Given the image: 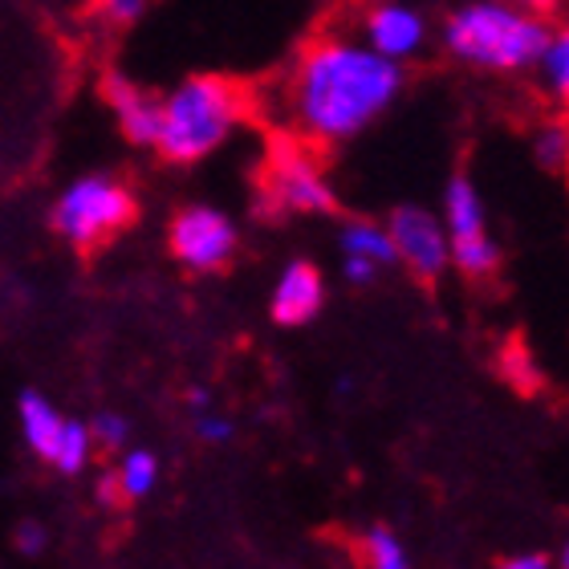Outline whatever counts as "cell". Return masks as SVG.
I'll use <instances>...</instances> for the list:
<instances>
[{"label": "cell", "mask_w": 569, "mask_h": 569, "mask_svg": "<svg viewBox=\"0 0 569 569\" xmlns=\"http://www.w3.org/2000/svg\"><path fill=\"white\" fill-rule=\"evenodd\" d=\"M403 86L407 66L375 53L358 33L333 29L293 58L281 82V114L293 139L330 151L367 134L399 102Z\"/></svg>", "instance_id": "6da1fadb"}, {"label": "cell", "mask_w": 569, "mask_h": 569, "mask_svg": "<svg viewBox=\"0 0 569 569\" xmlns=\"http://www.w3.org/2000/svg\"><path fill=\"white\" fill-rule=\"evenodd\" d=\"M249 94L224 73H191L167 94H159L151 151L163 163L196 167L224 151L232 134L244 127Z\"/></svg>", "instance_id": "7a4b0ae2"}, {"label": "cell", "mask_w": 569, "mask_h": 569, "mask_svg": "<svg viewBox=\"0 0 569 569\" xmlns=\"http://www.w3.org/2000/svg\"><path fill=\"white\" fill-rule=\"evenodd\" d=\"M549 29V17L517 9L512 0H460L439 24V46L468 70L512 78L529 73Z\"/></svg>", "instance_id": "3957f363"}, {"label": "cell", "mask_w": 569, "mask_h": 569, "mask_svg": "<svg viewBox=\"0 0 569 569\" xmlns=\"http://www.w3.org/2000/svg\"><path fill=\"white\" fill-rule=\"evenodd\" d=\"M134 191L110 171H86L70 179L53 200V228L73 249H98L131 228L134 220Z\"/></svg>", "instance_id": "277c9868"}, {"label": "cell", "mask_w": 569, "mask_h": 569, "mask_svg": "<svg viewBox=\"0 0 569 569\" xmlns=\"http://www.w3.org/2000/svg\"><path fill=\"white\" fill-rule=\"evenodd\" d=\"M261 208L269 216H330L338 208L318 151L301 139H277L261 167Z\"/></svg>", "instance_id": "5b68a950"}, {"label": "cell", "mask_w": 569, "mask_h": 569, "mask_svg": "<svg viewBox=\"0 0 569 569\" xmlns=\"http://www.w3.org/2000/svg\"><path fill=\"white\" fill-rule=\"evenodd\" d=\"M443 232H448V261L472 281H485L500 269V244L488 232L485 196L468 176H456L443 188V208H439Z\"/></svg>", "instance_id": "8992f818"}, {"label": "cell", "mask_w": 569, "mask_h": 569, "mask_svg": "<svg viewBox=\"0 0 569 569\" xmlns=\"http://www.w3.org/2000/svg\"><path fill=\"white\" fill-rule=\"evenodd\" d=\"M167 244L183 269L191 273H216L237 257L240 232L232 216L212 208V203H188L171 216L167 228Z\"/></svg>", "instance_id": "52a82bcc"}, {"label": "cell", "mask_w": 569, "mask_h": 569, "mask_svg": "<svg viewBox=\"0 0 569 569\" xmlns=\"http://www.w3.org/2000/svg\"><path fill=\"white\" fill-rule=\"evenodd\" d=\"M17 416H21L24 443H29L41 460L53 463L58 472H82L86 463H90V451H94L90 427L78 423V419H66L46 395L24 391Z\"/></svg>", "instance_id": "ba28073f"}, {"label": "cell", "mask_w": 569, "mask_h": 569, "mask_svg": "<svg viewBox=\"0 0 569 569\" xmlns=\"http://www.w3.org/2000/svg\"><path fill=\"white\" fill-rule=\"evenodd\" d=\"M358 37L387 61H416L431 46V21L411 0H370L358 17Z\"/></svg>", "instance_id": "9c48e42d"}, {"label": "cell", "mask_w": 569, "mask_h": 569, "mask_svg": "<svg viewBox=\"0 0 569 569\" xmlns=\"http://www.w3.org/2000/svg\"><path fill=\"white\" fill-rule=\"evenodd\" d=\"M387 232H391L395 264H403L419 281H436L448 269V232L439 212L423 208V203H399L387 216Z\"/></svg>", "instance_id": "30bf717a"}, {"label": "cell", "mask_w": 569, "mask_h": 569, "mask_svg": "<svg viewBox=\"0 0 569 569\" xmlns=\"http://www.w3.org/2000/svg\"><path fill=\"white\" fill-rule=\"evenodd\" d=\"M338 249H342V277L350 284H370L382 269L395 264L391 232L375 220H350L338 232Z\"/></svg>", "instance_id": "8fae6325"}, {"label": "cell", "mask_w": 569, "mask_h": 569, "mask_svg": "<svg viewBox=\"0 0 569 569\" xmlns=\"http://www.w3.org/2000/svg\"><path fill=\"white\" fill-rule=\"evenodd\" d=\"M102 98H107L110 114L119 122V131L134 147H151L154 139V119H159V94H151L147 86H139L127 73H107L102 78Z\"/></svg>", "instance_id": "7c38bea8"}, {"label": "cell", "mask_w": 569, "mask_h": 569, "mask_svg": "<svg viewBox=\"0 0 569 569\" xmlns=\"http://www.w3.org/2000/svg\"><path fill=\"white\" fill-rule=\"evenodd\" d=\"M321 306H326V281H321L318 269L309 261L284 264L273 284V301H269L273 321H281V326H306V321L318 318Z\"/></svg>", "instance_id": "4fadbf2b"}, {"label": "cell", "mask_w": 569, "mask_h": 569, "mask_svg": "<svg viewBox=\"0 0 569 569\" xmlns=\"http://www.w3.org/2000/svg\"><path fill=\"white\" fill-rule=\"evenodd\" d=\"M529 73L537 78V90L553 102V107H566L569 98V33L566 29H549L546 46L533 58Z\"/></svg>", "instance_id": "5bb4252c"}, {"label": "cell", "mask_w": 569, "mask_h": 569, "mask_svg": "<svg viewBox=\"0 0 569 569\" xmlns=\"http://www.w3.org/2000/svg\"><path fill=\"white\" fill-rule=\"evenodd\" d=\"M110 485H114V492H119L122 500L147 497V492L159 485V460H154L147 448L127 451V456H122V463H119V472L110 476Z\"/></svg>", "instance_id": "9a60e30c"}, {"label": "cell", "mask_w": 569, "mask_h": 569, "mask_svg": "<svg viewBox=\"0 0 569 569\" xmlns=\"http://www.w3.org/2000/svg\"><path fill=\"white\" fill-rule=\"evenodd\" d=\"M533 159L546 171H566V163H569V131H566V122L561 119H549V122H541L533 131Z\"/></svg>", "instance_id": "2e32d148"}, {"label": "cell", "mask_w": 569, "mask_h": 569, "mask_svg": "<svg viewBox=\"0 0 569 569\" xmlns=\"http://www.w3.org/2000/svg\"><path fill=\"white\" fill-rule=\"evenodd\" d=\"M362 549H367L370 569H411L403 541H399L391 529H370V533L362 537Z\"/></svg>", "instance_id": "e0dca14e"}, {"label": "cell", "mask_w": 569, "mask_h": 569, "mask_svg": "<svg viewBox=\"0 0 569 569\" xmlns=\"http://www.w3.org/2000/svg\"><path fill=\"white\" fill-rule=\"evenodd\" d=\"M500 375H505V379L525 395H533L537 387H541V370H537L533 355H529L521 342H512L509 350L500 355Z\"/></svg>", "instance_id": "ac0fdd59"}, {"label": "cell", "mask_w": 569, "mask_h": 569, "mask_svg": "<svg viewBox=\"0 0 569 569\" xmlns=\"http://www.w3.org/2000/svg\"><path fill=\"white\" fill-rule=\"evenodd\" d=\"M154 4H159V0H94V12H98V21L110 24V29H131V24H139Z\"/></svg>", "instance_id": "d6986e66"}, {"label": "cell", "mask_w": 569, "mask_h": 569, "mask_svg": "<svg viewBox=\"0 0 569 569\" xmlns=\"http://www.w3.org/2000/svg\"><path fill=\"white\" fill-rule=\"evenodd\" d=\"M90 427V439H94V448L102 443V448H122L127 443V436H131V427H127V419L114 416V411H107V416H98Z\"/></svg>", "instance_id": "ffe728a7"}, {"label": "cell", "mask_w": 569, "mask_h": 569, "mask_svg": "<svg viewBox=\"0 0 569 569\" xmlns=\"http://www.w3.org/2000/svg\"><path fill=\"white\" fill-rule=\"evenodd\" d=\"M17 549H21V553H29V558H33V553H41V549H46V529H41L37 521L17 525Z\"/></svg>", "instance_id": "44dd1931"}, {"label": "cell", "mask_w": 569, "mask_h": 569, "mask_svg": "<svg viewBox=\"0 0 569 569\" xmlns=\"http://www.w3.org/2000/svg\"><path fill=\"white\" fill-rule=\"evenodd\" d=\"M200 439H208V443H224V439H232V423L220 416H203L200 419Z\"/></svg>", "instance_id": "7402d4cb"}, {"label": "cell", "mask_w": 569, "mask_h": 569, "mask_svg": "<svg viewBox=\"0 0 569 569\" xmlns=\"http://www.w3.org/2000/svg\"><path fill=\"white\" fill-rule=\"evenodd\" d=\"M497 569H549L546 553H517V558H505Z\"/></svg>", "instance_id": "603a6c76"}, {"label": "cell", "mask_w": 569, "mask_h": 569, "mask_svg": "<svg viewBox=\"0 0 569 569\" xmlns=\"http://www.w3.org/2000/svg\"><path fill=\"white\" fill-rule=\"evenodd\" d=\"M517 9H529L537 12V17H553L558 9H566V0H512Z\"/></svg>", "instance_id": "cb8c5ba5"}, {"label": "cell", "mask_w": 569, "mask_h": 569, "mask_svg": "<svg viewBox=\"0 0 569 569\" xmlns=\"http://www.w3.org/2000/svg\"><path fill=\"white\" fill-rule=\"evenodd\" d=\"M191 407H208V395H203V391H191Z\"/></svg>", "instance_id": "d4e9b609"}]
</instances>
